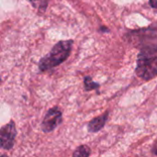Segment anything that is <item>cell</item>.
<instances>
[{
	"instance_id": "obj_1",
	"label": "cell",
	"mask_w": 157,
	"mask_h": 157,
	"mask_svg": "<svg viewBox=\"0 0 157 157\" xmlns=\"http://www.w3.org/2000/svg\"><path fill=\"white\" fill-rule=\"evenodd\" d=\"M137 75L148 81L157 75V45H146L142 48L137 58L135 70Z\"/></svg>"
},
{
	"instance_id": "obj_2",
	"label": "cell",
	"mask_w": 157,
	"mask_h": 157,
	"mask_svg": "<svg viewBox=\"0 0 157 157\" xmlns=\"http://www.w3.org/2000/svg\"><path fill=\"white\" fill-rule=\"evenodd\" d=\"M74 41L72 40H62L56 43L48 55L40 59L39 63V69L41 72L52 69L63 63L70 55Z\"/></svg>"
},
{
	"instance_id": "obj_3",
	"label": "cell",
	"mask_w": 157,
	"mask_h": 157,
	"mask_svg": "<svg viewBox=\"0 0 157 157\" xmlns=\"http://www.w3.org/2000/svg\"><path fill=\"white\" fill-rule=\"evenodd\" d=\"M17 135L16 125L13 121L6 124L0 129V148L5 150H10L14 146L15 139Z\"/></svg>"
},
{
	"instance_id": "obj_4",
	"label": "cell",
	"mask_w": 157,
	"mask_h": 157,
	"mask_svg": "<svg viewBox=\"0 0 157 157\" xmlns=\"http://www.w3.org/2000/svg\"><path fill=\"white\" fill-rule=\"evenodd\" d=\"M62 121H63L62 111L57 107L49 109L41 122L42 132L46 133L52 132L62 123Z\"/></svg>"
},
{
	"instance_id": "obj_5",
	"label": "cell",
	"mask_w": 157,
	"mask_h": 157,
	"mask_svg": "<svg viewBox=\"0 0 157 157\" xmlns=\"http://www.w3.org/2000/svg\"><path fill=\"white\" fill-rule=\"evenodd\" d=\"M134 35H137V39L141 43L146 45H157V22L153 24L147 29H143L133 32Z\"/></svg>"
},
{
	"instance_id": "obj_6",
	"label": "cell",
	"mask_w": 157,
	"mask_h": 157,
	"mask_svg": "<svg viewBox=\"0 0 157 157\" xmlns=\"http://www.w3.org/2000/svg\"><path fill=\"white\" fill-rule=\"evenodd\" d=\"M108 116H109V113L106 112L103 115L93 119L87 125L88 131L90 132H97L100 131L104 127V125L106 124L107 120H108Z\"/></svg>"
},
{
	"instance_id": "obj_7",
	"label": "cell",
	"mask_w": 157,
	"mask_h": 157,
	"mask_svg": "<svg viewBox=\"0 0 157 157\" xmlns=\"http://www.w3.org/2000/svg\"><path fill=\"white\" fill-rule=\"evenodd\" d=\"M29 1L33 7L37 8L40 11H45L48 6V0H27Z\"/></svg>"
},
{
	"instance_id": "obj_8",
	"label": "cell",
	"mask_w": 157,
	"mask_h": 157,
	"mask_svg": "<svg viewBox=\"0 0 157 157\" xmlns=\"http://www.w3.org/2000/svg\"><path fill=\"white\" fill-rule=\"evenodd\" d=\"M90 155V149L86 146V145H81L79 146L75 153L73 154L74 156L78 157H86Z\"/></svg>"
},
{
	"instance_id": "obj_9",
	"label": "cell",
	"mask_w": 157,
	"mask_h": 157,
	"mask_svg": "<svg viewBox=\"0 0 157 157\" xmlns=\"http://www.w3.org/2000/svg\"><path fill=\"white\" fill-rule=\"evenodd\" d=\"M99 87V85L98 83H95L90 76L85 77V89L86 91H90L92 89H98Z\"/></svg>"
},
{
	"instance_id": "obj_10",
	"label": "cell",
	"mask_w": 157,
	"mask_h": 157,
	"mask_svg": "<svg viewBox=\"0 0 157 157\" xmlns=\"http://www.w3.org/2000/svg\"><path fill=\"white\" fill-rule=\"evenodd\" d=\"M150 5L154 8H156L157 9V0H150Z\"/></svg>"
},
{
	"instance_id": "obj_11",
	"label": "cell",
	"mask_w": 157,
	"mask_h": 157,
	"mask_svg": "<svg viewBox=\"0 0 157 157\" xmlns=\"http://www.w3.org/2000/svg\"><path fill=\"white\" fill-rule=\"evenodd\" d=\"M155 154L157 155V144H156V147H155Z\"/></svg>"
}]
</instances>
